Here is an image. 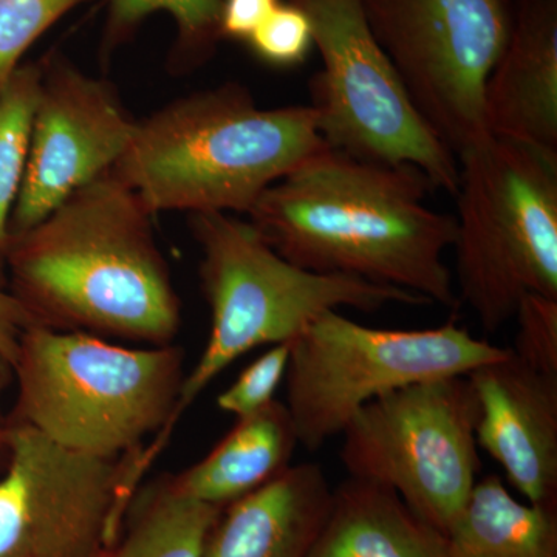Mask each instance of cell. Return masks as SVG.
I'll list each match as a JSON object with an SVG mask.
<instances>
[{
  "mask_svg": "<svg viewBox=\"0 0 557 557\" xmlns=\"http://www.w3.org/2000/svg\"><path fill=\"white\" fill-rule=\"evenodd\" d=\"M432 189L416 168L324 146L271 185L247 215L267 244L300 269L406 289L456 310L445 260L456 218L428 207Z\"/></svg>",
  "mask_w": 557,
  "mask_h": 557,
  "instance_id": "obj_1",
  "label": "cell"
},
{
  "mask_svg": "<svg viewBox=\"0 0 557 557\" xmlns=\"http://www.w3.org/2000/svg\"><path fill=\"white\" fill-rule=\"evenodd\" d=\"M152 212L112 171L10 236L5 274L33 324L168 346L182 304Z\"/></svg>",
  "mask_w": 557,
  "mask_h": 557,
  "instance_id": "obj_2",
  "label": "cell"
},
{
  "mask_svg": "<svg viewBox=\"0 0 557 557\" xmlns=\"http://www.w3.org/2000/svg\"><path fill=\"white\" fill-rule=\"evenodd\" d=\"M324 146L310 106L259 108L247 87L226 83L137 121L112 172L152 214H248L271 185Z\"/></svg>",
  "mask_w": 557,
  "mask_h": 557,
  "instance_id": "obj_3",
  "label": "cell"
},
{
  "mask_svg": "<svg viewBox=\"0 0 557 557\" xmlns=\"http://www.w3.org/2000/svg\"><path fill=\"white\" fill-rule=\"evenodd\" d=\"M189 222L200 248V284L211 329L203 351L183 380L170 421L143 449L139 461L145 471L163 453L183 413L248 351L292 343L325 311L375 313L394 304L431 306L406 289L300 269L277 255L249 220L228 212H196Z\"/></svg>",
  "mask_w": 557,
  "mask_h": 557,
  "instance_id": "obj_4",
  "label": "cell"
},
{
  "mask_svg": "<svg viewBox=\"0 0 557 557\" xmlns=\"http://www.w3.org/2000/svg\"><path fill=\"white\" fill-rule=\"evenodd\" d=\"M11 372L10 423L75 453L120 458L141 454L166 426L186 375L185 351L32 324L21 333Z\"/></svg>",
  "mask_w": 557,
  "mask_h": 557,
  "instance_id": "obj_5",
  "label": "cell"
},
{
  "mask_svg": "<svg viewBox=\"0 0 557 557\" xmlns=\"http://www.w3.org/2000/svg\"><path fill=\"white\" fill-rule=\"evenodd\" d=\"M457 161V298L494 333L557 299V150L487 132Z\"/></svg>",
  "mask_w": 557,
  "mask_h": 557,
  "instance_id": "obj_6",
  "label": "cell"
},
{
  "mask_svg": "<svg viewBox=\"0 0 557 557\" xmlns=\"http://www.w3.org/2000/svg\"><path fill=\"white\" fill-rule=\"evenodd\" d=\"M509 354L453 321L375 329L330 310L292 341L284 403L299 445L317 453L373 399L420 381L467 376Z\"/></svg>",
  "mask_w": 557,
  "mask_h": 557,
  "instance_id": "obj_7",
  "label": "cell"
},
{
  "mask_svg": "<svg viewBox=\"0 0 557 557\" xmlns=\"http://www.w3.org/2000/svg\"><path fill=\"white\" fill-rule=\"evenodd\" d=\"M309 17L322 67L310 108L327 148L359 160L405 164L434 189L456 194L457 157L424 123L370 32L361 0H289Z\"/></svg>",
  "mask_w": 557,
  "mask_h": 557,
  "instance_id": "obj_8",
  "label": "cell"
},
{
  "mask_svg": "<svg viewBox=\"0 0 557 557\" xmlns=\"http://www.w3.org/2000/svg\"><path fill=\"white\" fill-rule=\"evenodd\" d=\"M479 417L468 375L420 381L359 409L339 458L350 478L392 487L446 536L479 480Z\"/></svg>",
  "mask_w": 557,
  "mask_h": 557,
  "instance_id": "obj_9",
  "label": "cell"
},
{
  "mask_svg": "<svg viewBox=\"0 0 557 557\" xmlns=\"http://www.w3.org/2000/svg\"><path fill=\"white\" fill-rule=\"evenodd\" d=\"M409 100L458 156L487 134L485 89L511 28V0H361Z\"/></svg>",
  "mask_w": 557,
  "mask_h": 557,
  "instance_id": "obj_10",
  "label": "cell"
},
{
  "mask_svg": "<svg viewBox=\"0 0 557 557\" xmlns=\"http://www.w3.org/2000/svg\"><path fill=\"white\" fill-rule=\"evenodd\" d=\"M7 443L0 557H98L116 541L137 494L138 454L86 456L10 421Z\"/></svg>",
  "mask_w": 557,
  "mask_h": 557,
  "instance_id": "obj_11",
  "label": "cell"
},
{
  "mask_svg": "<svg viewBox=\"0 0 557 557\" xmlns=\"http://www.w3.org/2000/svg\"><path fill=\"white\" fill-rule=\"evenodd\" d=\"M135 127L137 121L112 83L87 75L60 54L44 61L10 236L38 225L75 190L112 171L129 148Z\"/></svg>",
  "mask_w": 557,
  "mask_h": 557,
  "instance_id": "obj_12",
  "label": "cell"
},
{
  "mask_svg": "<svg viewBox=\"0 0 557 557\" xmlns=\"http://www.w3.org/2000/svg\"><path fill=\"white\" fill-rule=\"evenodd\" d=\"M479 399L475 438L534 505L557 502V375L509 354L468 375Z\"/></svg>",
  "mask_w": 557,
  "mask_h": 557,
  "instance_id": "obj_13",
  "label": "cell"
},
{
  "mask_svg": "<svg viewBox=\"0 0 557 557\" xmlns=\"http://www.w3.org/2000/svg\"><path fill=\"white\" fill-rule=\"evenodd\" d=\"M491 134L557 150V0H511V28L485 89Z\"/></svg>",
  "mask_w": 557,
  "mask_h": 557,
  "instance_id": "obj_14",
  "label": "cell"
},
{
  "mask_svg": "<svg viewBox=\"0 0 557 557\" xmlns=\"http://www.w3.org/2000/svg\"><path fill=\"white\" fill-rule=\"evenodd\" d=\"M332 491L319 465H292L223 508L203 557H309Z\"/></svg>",
  "mask_w": 557,
  "mask_h": 557,
  "instance_id": "obj_15",
  "label": "cell"
},
{
  "mask_svg": "<svg viewBox=\"0 0 557 557\" xmlns=\"http://www.w3.org/2000/svg\"><path fill=\"white\" fill-rule=\"evenodd\" d=\"M309 557H453L449 541L392 487L348 478L332 504Z\"/></svg>",
  "mask_w": 557,
  "mask_h": 557,
  "instance_id": "obj_16",
  "label": "cell"
},
{
  "mask_svg": "<svg viewBox=\"0 0 557 557\" xmlns=\"http://www.w3.org/2000/svg\"><path fill=\"white\" fill-rule=\"evenodd\" d=\"M298 435L284 401L274 399L252 416L237 418L209 454L171 483L183 496L228 507L293 465Z\"/></svg>",
  "mask_w": 557,
  "mask_h": 557,
  "instance_id": "obj_17",
  "label": "cell"
},
{
  "mask_svg": "<svg viewBox=\"0 0 557 557\" xmlns=\"http://www.w3.org/2000/svg\"><path fill=\"white\" fill-rule=\"evenodd\" d=\"M446 536L453 557H557L556 507L523 504L497 475H487Z\"/></svg>",
  "mask_w": 557,
  "mask_h": 557,
  "instance_id": "obj_18",
  "label": "cell"
},
{
  "mask_svg": "<svg viewBox=\"0 0 557 557\" xmlns=\"http://www.w3.org/2000/svg\"><path fill=\"white\" fill-rule=\"evenodd\" d=\"M223 508L183 496L170 478L135 494L126 533L98 557H203Z\"/></svg>",
  "mask_w": 557,
  "mask_h": 557,
  "instance_id": "obj_19",
  "label": "cell"
},
{
  "mask_svg": "<svg viewBox=\"0 0 557 557\" xmlns=\"http://www.w3.org/2000/svg\"><path fill=\"white\" fill-rule=\"evenodd\" d=\"M159 11L171 14L177 25L170 57L175 75L194 72L211 60L222 39V0H109L101 51L112 54Z\"/></svg>",
  "mask_w": 557,
  "mask_h": 557,
  "instance_id": "obj_20",
  "label": "cell"
},
{
  "mask_svg": "<svg viewBox=\"0 0 557 557\" xmlns=\"http://www.w3.org/2000/svg\"><path fill=\"white\" fill-rule=\"evenodd\" d=\"M40 78L42 64L21 65L0 94V282L5 277L11 214L27 170Z\"/></svg>",
  "mask_w": 557,
  "mask_h": 557,
  "instance_id": "obj_21",
  "label": "cell"
},
{
  "mask_svg": "<svg viewBox=\"0 0 557 557\" xmlns=\"http://www.w3.org/2000/svg\"><path fill=\"white\" fill-rule=\"evenodd\" d=\"M86 0H0V94L33 44Z\"/></svg>",
  "mask_w": 557,
  "mask_h": 557,
  "instance_id": "obj_22",
  "label": "cell"
},
{
  "mask_svg": "<svg viewBox=\"0 0 557 557\" xmlns=\"http://www.w3.org/2000/svg\"><path fill=\"white\" fill-rule=\"evenodd\" d=\"M292 343L270 346L218 397V408L236 418L259 412L276 399L287 375Z\"/></svg>",
  "mask_w": 557,
  "mask_h": 557,
  "instance_id": "obj_23",
  "label": "cell"
},
{
  "mask_svg": "<svg viewBox=\"0 0 557 557\" xmlns=\"http://www.w3.org/2000/svg\"><path fill=\"white\" fill-rule=\"evenodd\" d=\"M247 42L267 64L293 67L309 57L313 33L309 17L299 7L281 2Z\"/></svg>",
  "mask_w": 557,
  "mask_h": 557,
  "instance_id": "obj_24",
  "label": "cell"
},
{
  "mask_svg": "<svg viewBox=\"0 0 557 557\" xmlns=\"http://www.w3.org/2000/svg\"><path fill=\"white\" fill-rule=\"evenodd\" d=\"M518 335L512 354L539 372L557 375V299L530 295L516 311Z\"/></svg>",
  "mask_w": 557,
  "mask_h": 557,
  "instance_id": "obj_25",
  "label": "cell"
},
{
  "mask_svg": "<svg viewBox=\"0 0 557 557\" xmlns=\"http://www.w3.org/2000/svg\"><path fill=\"white\" fill-rule=\"evenodd\" d=\"M281 0H222L220 32L222 39L247 40L267 17L277 9Z\"/></svg>",
  "mask_w": 557,
  "mask_h": 557,
  "instance_id": "obj_26",
  "label": "cell"
},
{
  "mask_svg": "<svg viewBox=\"0 0 557 557\" xmlns=\"http://www.w3.org/2000/svg\"><path fill=\"white\" fill-rule=\"evenodd\" d=\"M32 324V318L24 307L9 289L0 287V357L10 366L13 364L21 333Z\"/></svg>",
  "mask_w": 557,
  "mask_h": 557,
  "instance_id": "obj_27",
  "label": "cell"
},
{
  "mask_svg": "<svg viewBox=\"0 0 557 557\" xmlns=\"http://www.w3.org/2000/svg\"><path fill=\"white\" fill-rule=\"evenodd\" d=\"M7 431H9V421L0 413V468H3L9 453V443H7Z\"/></svg>",
  "mask_w": 557,
  "mask_h": 557,
  "instance_id": "obj_28",
  "label": "cell"
},
{
  "mask_svg": "<svg viewBox=\"0 0 557 557\" xmlns=\"http://www.w3.org/2000/svg\"><path fill=\"white\" fill-rule=\"evenodd\" d=\"M11 379H13V372H11V366L2 357H0V398H2L3 391L9 386Z\"/></svg>",
  "mask_w": 557,
  "mask_h": 557,
  "instance_id": "obj_29",
  "label": "cell"
}]
</instances>
